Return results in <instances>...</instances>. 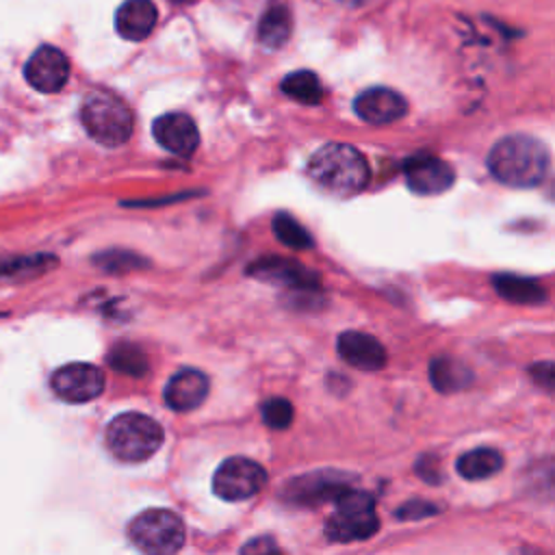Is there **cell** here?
Listing matches in <instances>:
<instances>
[{"instance_id": "obj_1", "label": "cell", "mask_w": 555, "mask_h": 555, "mask_svg": "<svg viewBox=\"0 0 555 555\" xmlns=\"http://www.w3.org/2000/svg\"><path fill=\"white\" fill-rule=\"evenodd\" d=\"M551 167L548 147L529 134H509L488 154L490 173L509 186L529 189L544 182Z\"/></svg>"}, {"instance_id": "obj_2", "label": "cell", "mask_w": 555, "mask_h": 555, "mask_svg": "<svg viewBox=\"0 0 555 555\" xmlns=\"http://www.w3.org/2000/svg\"><path fill=\"white\" fill-rule=\"evenodd\" d=\"M308 176L325 193L349 197L369 184L371 169L364 154L353 145L325 143L310 156Z\"/></svg>"}, {"instance_id": "obj_3", "label": "cell", "mask_w": 555, "mask_h": 555, "mask_svg": "<svg viewBox=\"0 0 555 555\" xmlns=\"http://www.w3.org/2000/svg\"><path fill=\"white\" fill-rule=\"evenodd\" d=\"M163 427L141 412L117 414L104 431L106 449L121 462H145L163 444Z\"/></svg>"}, {"instance_id": "obj_4", "label": "cell", "mask_w": 555, "mask_h": 555, "mask_svg": "<svg viewBox=\"0 0 555 555\" xmlns=\"http://www.w3.org/2000/svg\"><path fill=\"white\" fill-rule=\"evenodd\" d=\"M80 121L89 137L106 147L126 143L134 128V117L128 104L115 93L102 89L87 93L80 106Z\"/></svg>"}, {"instance_id": "obj_5", "label": "cell", "mask_w": 555, "mask_h": 555, "mask_svg": "<svg viewBox=\"0 0 555 555\" xmlns=\"http://www.w3.org/2000/svg\"><path fill=\"white\" fill-rule=\"evenodd\" d=\"M334 514L325 522V535L332 542H358L379 529L375 503L369 492L345 488L334 499Z\"/></svg>"}, {"instance_id": "obj_6", "label": "cell", "mask_w": 555, "mask_h": 555, "mask_svg": "<svg viewBox=\"0 0 555 555\" xmlns=\"http://www.w3.org/2000/svg\"><path fill=\"white\" fill-rule=\"evenodd\" d=\"M128 538L141 553L173 555L184 546L186 529L176 512L152 507L130 520Z\"/></svg>"}, {"instance_id": "obj_7", "label": "cell", "mask_w": 555, "mask_h": 555, "mask_svg": "<svg viewBox=\"0 0 555 555\" xmlns=\"http://www.w3.org/2000/svg\"><path fill=\"white\" fill-rule=\"evenodd\" d=\"M267 470L249 457H228L212 475V492L223 501H245L262 490Z\"/></svg>"}, {"instance_id": "obj_8", "label": "cell", "mask_w": 555, "mask_h": 555, "mask_svg": "<svg viewBox=\"0 0 555 555\" xmlns=\"http://www.w3.org/2000/svg\"><path fill=\"white\" fill-rule=\"evenodd\" d=\"M104 382L106 379L100 366L89 362H72L54 371L50 386L69 403H87L102 395Z\"/></svg>"}, {"instance_id": "obj_9", "label": "cell", "mask_w": 555, "mask_h": 555, "mask_svg": "<svg viewBox=\"0 0 555 555\" xmlns=\"http://www.w3.org/2000/svg\"><path fill=\"white\" fill-rule=\"evenodd\" d=\"M24 78L41 93H56L69 78V59L54 46H39L24 65Z\"/></svg>"}, {"instance_id": "obj_10", "label": "cell", "mask_w": 555, "mask_h": 555, "mask_svg": "<svg viewBox=\"0 0 555 555\" xmlns=\"http://www.w3.org/2000/svg\"><path fill=\"white\" fill-rule=\"evenodd\" d=\"M401 169L405 184L416 195H438L447 191L455 180L451 165L434 154H412L403 160Z\"/></svg>"}, {"instance_id": "obj_11", "label": "cell", "mask_w": 555, "mask_h": 555, "mask_svg": "<svg viewBox=\"0 0 555 555\" xmlns=\"http://www.w3.org/2000/svg\"><path fill=\"white\" fill-rule=\"evenodd\" d=\"M247 273L262 280V282H271V284H280V286H288L295 291H312L319 288V275L310 269H306L304 264L288 260V258H275V256H267V258H258L247 267Z\"/></svg>"}, {"instance_id": "obj_12", "label": "cell", "mask_w": 555, "mask_h": 555, "mask_svg": "<svg viewBox=\"0 0 555 555\" xmlns=\"http://www.w3.org/2000/svg\"><path fill=\"white\" fill-rule=\"evenodd\" d=\"M152 134L160 147L176 156H191L199 145L197 126L184 113H165L156 117Z\"/></svg>"}, {"instance_id": "obj_13", "label": "cell", "mask_w": 555, "mask_h": 555, "mask_svg": "<svg viewBox=\"0 0 555 555\" xmlns=\"http://www.w3.org/2000/svg\"><path fill=\"white\" fill-rule=\"evenodd\" d=\"M353 108L360 119L375 124V126H384V124H392V121L401 119L408 113V102L395 89L371 87L356 98Z\"/></svg>"}, {"instance_id": "obj_14", "label": "cell", "mask_w": 555, "mask_h": 555, "mask_svg": "<svg viewBox=\"0 0 555 555\" xmlns=\"http://www.w3.org/2000/svg\"><path fill=\"white\" fill-rule=\"evenodd\" d=\"M338 356L360 371H379L388 360L384 345L375 336L356 330L338 336Z\"/></svg>"}, {"instance_id": "obj_15", "label": "cell", "mask_w": 555, "mask_h": 555, "mask_svg": "<svg viewBox=\"0 0 555 555\" xmlns=\"http://www.w3.org/2000/svg\"><path fill=\"white\" fill-rule=\"evenodd\" d=\"M210 382L197 369L178 371L165 386V403L176 412H189L204 403Z\"/></svg>"}, {"instance_id": "obj_16", "label": "cell", "mask_w": 555, "mask_h": 555, "mask_svg": "<svg viewBox=\"0 0 555 555\" xmlns=\"http://www.w3.org/2000/svg\"><path fill=\"white\" fill-rule=\"evenodd\" d=\"M158 20L152 0H124L115 13V28L128 41H143L152 35Z\"/></svg>"}, {"instance_id": "obj_17", "label": "cell", "mask_w": 555, "mask_h": 555, "mask_svg": "<svg viewBox=\"0 0 555 555\" xmlns=\"http://www.w3.org/2000/svg\"><path fill=\"white\" fill-rule=\"evenodd\" d=\"M345 488L343 477L334 475V473H319V475H308L304 479H297L293 483H288V490L293 492L295 501H301L306 505H319L321 501L327 499H336Z\"/></svg>"}, {"instance_id": "obj_18", "label": "cell", "mask_w": 555, "mask_h": 555, "mask_svg": "<svg viewBox=\"0 0 555 555\" xmlns=\"http://www.w3.org/2000/svg\"><path fill=\"white\" fill-rule=\"evenodd\" d=\"M291 33H293V15L284 4L269 7L258 22V41L269 50L282 48L291 39Z\"/></svg>"}, {"instance_id": "obj_19", "label": "cell", "mask_w": 555, "mask_h": 555, "mask_svg": "<svg viewBox=\"0 0 555 555\" xmlns=\"http://www.w3.org/2000/svg\"><path fill=\"white\" fill-rule=\"evenodd\" d=\"M494 288L496 293L514 304H542L546 301V291L540 286V282L514 275V273H496L494 275Z\"/></svg>"}, {"instance_id": "obj_20", "label": "cell", "mask_w": 555, "mask_h": 555, "mask_svg": "<svg viewBox=\"0 0 555 555\" xmlns=\"http://www.w3.org/2000/svg\"><path fill=\"white\" fill-rule=\"evenodd\" d=\"M429 379L434 388H438L440 392H457L470 384L473 373L460 360L440 356V358H434L429 364Z\"/></svg>"}, {"instance_id": "obj_21", "label": "cell", "mask_w": 555, "mask_h": 555, "mask_svg": "<svg viewBox=\"0 0 555 555\" xmlns=\"http://www.w3.org/2000/svg\"><path fill=\"white\" fill-rule=\"evenodd\" d=\"M455 468L464 479H470V481L486 479L496 475L503 468V455L496 449L479 447L462 453L455 462Z\"/></svg>"}, {"instance_id": "obj_22", "label": "cell", "mask_w": 555, "mask_h": 555, "mask_svg": "<svg viewBox=\"0 0 555 555\" xmlns=\"http://www.w3.org/2000/svg\"><path fill=\"white\" fill-rule=\"evenodd\" d=\"M282 91L301 102V104H308V106H314L323 100V87H321V80L314 72L310 69H297V72H291L288 76H284L282 80Z\"/></svg>"}, {"instance_id": "obj_23", "label": "cell", "mask_w": 555, "mask_h": 555, "mask_svg": "<svg viewBox=\"0 0 555 555\" xmlns=\"http://www.w3.org/2000/svg\"><path fill=\"white\" fill-rule=\"evenodd\" d=\"M106 362L130 377H143L147 373V356L143 353V349L134 343H117L108 356Z\"/></svg>"}, {"instance_id": "obj_24", "label": "cell", "mask_w": 555, "mask_h": 555, "mask_svg": "<svg viewBox=\"0 0 555 555\" xmlns=\"http://www.w3.org/2000/svg\"><path fill=\"white\" fill-rule=\"evenodd\" d=\"M56 264L54 256H0V278L7 275H39Z\"/></svg>"}, {"instance_id": "obj_25", "label": "cell", "mask_w": 555, "mask_h": 555, "mask_svg": "<svg viewBox=\"0 0 555 555\" xmlns=\"http://www.w3.org/2000/svg\"><path fill=\"white\" fill-rule=\"evenodd\" d=\"M273 234L293 249H310L314 245L310 232L288 212H280L273 217Z\"/></svg>"}, {"instance_id": "obj_26", "label": "cell", "mask_w": 555, "mask_h": 555, "mask_svg": "<svg viewBox=\"0 0 555 555\" xmlns=\"http://www.w3.org/2000/svg\"><path fill=\"white\" fill-rule=\"evenodd\" d=\"M143 260L145 258H141L137 254H130V251H121V249L104 251V254H98L93 258V262L98 267H102L104 271H108V273H126V271H132V269H141V267H145Z\"/></svg>"}, {"instance_id": "obj_27", "label": "cell", "mask_w": 555, "mask_h": 555, "mask_svg": "<svg viewBox=\"0 0 555 555\" xmlns=\"http://www.w3.org/2000/svg\"><path fill=\"white\" fill-rule=\"evenodd\" d=\"M264 425L273 429H286L293 423V405L284 397H271L260 408Z\"/></svg>"}, {"instance_id": "obj_28", "label": "cell", "mask_w": 555, "mask_h": 555, "mask_svg": "<svg viewBox=\"0 0 555 555\" xmlns=\"http://www.w3.org/2000/svg\"><path fill=\"white\" fill-rule=\"evenodd\" d=\"M438 507L431 505L429 501H410L405 503L399 512H397V518H403V520H418V518H425V516H431L436 514Z\"/></svg>"}, {"instance_id": "obj_29", "label": "cell", "mask_w": 555, "mask_h": 555, "mask_svg": "<svg viewBox=\"0 0 555 555\" xmlns=\"http://www.w3.org/2000/svg\"><path fill=\"white\" fill-rule=\"evenodd\" d=\"M423 479L427 481H440V464H438V457L434 455H423L418 462H416V468H414Z\"/></svg>"}, {"instance_id": "obj_30", "label": "cell", "mask_w": 555, "mask_h": 555, "mask_svg": "<svg viewBox=\"0 0 555 555\" xmlns=\"http://www.w3.org/2000/svg\"><path fill=\"white\" fill-rule=\"evenodd\" d=\"M531 375L533 379L544 386V388H551L553 386V364L551 362H540V364H533L531 366Z\"/></svg>"}, {"instance_id": "obj_31", "label": "cell", "mask_w": 555, "mask_h": 555, "mask_svg": "<svg viewBox=\"0 0 555 555\" xmlns=\"http://www.w3.org/2000/svg\"><path fill=\"white\" fill-rule=\"evenodd\" d=\"M278 546L269 540V538H262V540H254V542H249V544H245L243 546V551L245 553H251V551H275Z\"/></svg>"}, {"instance_id": "obj_32", "label": "cell", "mask_w": 555, "mask_h": 555, "mask_svg": "<svg viewBox=\"0 0 555 555\" xmlns=\"http://www.w3.org/2000/svg\"><path fill=\"white\" fill-rule=\"evenodd\" d=\"M336 2L347 4V7H364V4H369L371 0H336Z\"/></svg>"}, {"instance_id": "obj_33", "label": "cell", "mask_w": 555, "mask_h": 555, "mask_svg": "<svg viewBox=\"0 0 555 555\" xmlns=\"http://www.w3.org/2000/svg\"><path fill=\"white\" fill-rule=\"evenodd\" d=\"M173 2H178V4H189V2H195V0H173Z\"/></svg>"}]
</instances>
